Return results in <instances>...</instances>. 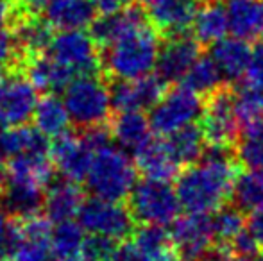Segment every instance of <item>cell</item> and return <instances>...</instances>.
Segmentation results:
<instances>
[{"instance_id": "1", "label": "cell", "mask_w": 263, "mask_h": 261, "mask_svg": "<svg viewBox=\"0 0 263 261\" xmlns=\"http://www.w3.org/2000/svg\"><path fill=\"white\" fill-rule=\"evenodd\" d=\"M236 174L235 147L206 143L201 163L188 165L177 175L181 208L188 213H215L231 198Z\"/></svg>"}, {"instance_id": "2", "label": "cell", "mask_w": 263, "mask_h": 261, "mask_svg": "<svg viewBox=\"0 0 263 261\" xmlns=\"http://www.w3.org/2000/svg\"><path fill=\"white\" fill-rule=\"evenodd\" d=\"M159 36L151 20L104 49L101 68L115 81L138 79L156 66Z\"/></svg>"}, {"instance_id": "3", "label": "cell", "mask_w": 263, "mask_h": 261, "mask_svg": "<svg viewBox=\"0 0 263 261\" xmlns=\"http://www.w3.org/2000/svg\"><path fill=\"white\" fill-rule=\"evenodd\" d=\"M84 181L93 197L122 202L136 185V167L124 150L107 143L93 150Z\"/></svg>"}, {"instance_id": "4", "label": "cell", "mask_w": 263, "mask_h": 261, "mask_svg": "<svg viewBox=\"0 0 263 261\" xmlns=\"http://www.w3.org/2000/svg\"><path fill=\"white\" fill-rule=\"evenodd\" d=\"M72 124L83 129L104 126L109 120L113 102L111 90L99 73H84L73 77L63 95Z\"/></svg>"}, {"instance_id": "5", "label": "cell", "mask_w": 263, "mask_h": 261, "mask_svg": "<svg viewBox=\"0 0 263 261\" xmlns=\"http://www.w3.org/2000/svg\"><path fill=\"white\" fill-rule=\"evenodd\" d=\"M50 236L49 218L42 215L14 218L4 234L0 254L6 261H52Z\"/></svg>"}, {"instance_id": "6", "label": "cell", "mask_w": 263, "mask_h": 261, "mask_svg": "<svg viewBox=\"0 0 263 261\" xmlns=\"http://www.w3.org/2000/svg\"><path fill=\"white\" fill-rule=\"evenodd\" d=\"M129 209L136 222L168 226L179 215L181 202L176 190L166 181L145 177L133 188L129 195Z\"/></svg>"}, {"instance_id": "7", "label": "cell", "mask_w": 263, "mask_h": 261, "mask_svg": "<svg viewBox=\"0 0 263 261\" xmlns=\"http://www.w3.org/2000/svg\"><path fill=\"white\" fill-rule=\"evenodd\" d=\"M202 111H204L202 97L183 84L165 91L158 104L151 108L149 122L156 134L168 136L201 120Z\"/></svg>"}, {"instance_id": "8", "label": "cell", "mask_w": 263, "mask_h": 261, "mask_svg": "<svg viewBox=\"0 0 263 261\" xmlns=\"http://www.w3.org/2000/svg\"><path fill=\"white\" fill-rule=\"evenodd\" d=\"M77 218L86 233L113 242L127 240L136 231V218L131 209L118 200L101 197L84 200Z\"/></svg>"}, {"instance_id": "9", "label": "cell", "mask_w": 263, "mask_h": 261, "mask_svg": "<svg viewBox=\"0 0 263 261\" xmlns=\"http://www.w3.org/2000/svg\"><path fill=\"white\" fill-rule=\"evenodd\" d=\"M201 129L206 143L233 145L240 134V124L235 113V98L229 84L206 97L204 111L201 116Z\"/></svg>"}, {"instance_id": "10", "label": "cell", "mask_w": 263, "mask_h": 261, "mask_svg": "<svg viewBox=\"0 0 263 261\" xmlns=\"http://www.w3.org/2000/svg\"><path fill=\"white\" fill-rule=\"evenodd\" d=\"M49 56L66 66L76 75L97 73L101 68L99 45L91 38V34L83 32V29L61 31L55 34L49 47Z\"/></svg>"}, {"instance_id": "11", "label": "cell", "mask_w": 263, "mask_h": 261, "mask_svg": "<svg viewBox=\"0 0 263 261\" xmlns=\"http://www.w3.org/2000/svg\"><path fill=\"white\" fill-rule=\"evenodd\" d=\"M170 238L179 258L197 261L215 240L210 213H186L184 216H177L172 222Z\"/></svg>"}, {"instance_id": "12", "label": "cell", "mask_w": 263, "mask_h": 261, "mask_svg": "<svg viewBox=\"0 0 263 261\" xmlns=\"http://www.w3.org/2000/svg\"><path fill=\"white\" fill-rule=\"evenodd\" d=\"M165 91V81L158 73H147L138 79L117 81V84L111 88V102L117 111H143L158 104Z\"/></svg>"}, {"instance_id": "13", "label": "cell", "mask_w": 263, "mask_h": 261, "mask_svg": "<svg viewBox=\"0 0 263 261\" xmlns=\"http://www.w3.org/2000/svg\"><path fill=\"white\" fill-rule=\"evenodd\" d=\"M50 157H52L54 168L65 179L73 183H81L86 179L88 168H90L93 149L84 139V136H76L65 132V134L54 138L50 145Z\"/></svg>"}, {"instance_id": "14", "label": "cell", "mask_w": 263, "mask_h": 261, "mask_svg": "<svg viewBox=\"0 0 263 261\" xmlns=\"http://www.w3.org/2000/svg\"><path fill=\"white\" fill-rule=\"evenodd\" d=\"M36 86L22 72H13L0 86V113L7 124L20 126L34 115L38 104Z\"/></svg>"}, {"instance_id": "15", "label": "cell", "mask_w": 263, "mask_h": 261, "mask_svg": "<svg viewBox=\"0 0 263 261\" xmlns=\"http://www.w3.org/2000/svg\"><path fill=\"white\" fill-rule=\"evenodd\" d=\"M199 56H201V43L195 38H188L186 34L166 38L163 47H159L156 61L158 75L166 84L183 81Z\"/></svg>"}, {"instance_id": "16", "label": "cell", "mask_w": 263, "mask_h": 261, "mask_svg": "<svg viewBox=\"0 0 263 261\" xmlns=\"http://www.w3.org/2000/svg\"><path fill=\"white\" fill-rule=\"evenodd\" d=\"M197 7V0H158L147 7V16L158 32L165 38H172L186 34L194 24Z\"/></svg>"}, {"instance_id": "17", "label": "cell", "mask_w": 263, "mask_h": 261, "mask_svg": "<svg viewBox=\"0 0 263 261\" xmlns=\"http://www.w3.org/2000/svg\"><path fill=\"white\" fill-rule=\"evenodd\" d=\"M147 22H149V16L143 13L142 7L131 4L118 13L102 14L101 18H95L91 24V38L99 47L106 49L111 43L120 39L122 36L135 31L136 27L147 24Z\"/></svg>"}, {"instance_id": "18", "label": "cell", "mask_w": 263, "mask_h": 261, "mask_svg": "<svg viewBox=\"0 0 263 261\" xmlns=\"http://www.w3.org/2000/svg\"><path fill=\"white\" fill-rule=\"evenodd\" d=\"M136 167L145 177L156 179V181H166L179 175V161L170 150L168 143L161 139H153L145 142L135 152Z\"/></svg>"}, {"instance_id": "19", "label": "cell", "mask_w": 263, "mask_h": 261, "mask_svg": "<svg viewBox=\"0 0 263 261\" xmlns=\"http://www.w3.org/2000/svg\"><path fill=\"white\" fill-rule=\"evenodd\" d=\"M84 204V193L73 181H59L49 186L43 200V211L50 222L61 224L73 220Z\"/></svg>"}, {"instance_id": "20", "label": "cell", "mask_w": 263, "mask_h": 261, "mask_svg": "<svg viewBox=\"0 0 263 261\" xmlns=\"http://www.w3.org/2000/svg\"><path fill=\"white\" fill-rule=\"evenodd\" d=\"M251 47L247 39L242 38H222L215 45H211L210 57L215 61L218 70L224 75L226 83H236L247 72L251 61Z\"/></svg>"}, {"instance_id": "21", "label": "cell", "mask_w": 263, "mask_h": 261, "mask_svg": "<svg viewBox=\"0 0 263 261\" xmlns=\"http://www.w3.org/2000/svg\"><path fill=\"white\" fill-rule=\"evenodd\" d=\"M93 0H49L45 6V18L58 31H77L93 24Z\"/></svg>"}, {"instance_id": "22", "label": "cell", "mask_w": 263, "mask_h": 261, "mask_svg": "<svg viewBox=\"0 0 263 261\" xmlns=\"http://www.w3.org/2000/svg\"><path fill=\"white\" fill-rule=\"evenodd\" d=\"M22 73L29 77L32 84L36 86V90L47 91V93H54V91L65 90L68 86V83L77 77L73 72H70L66 66L45 54H38L32 56L25 61Z\"/></svg>"}, {"instance_id": "23", "label": "cell", "mask_w": 263, "mask_h": 261, "mask_svg": "<svg viewBox=\"0 0 263 261\" xmlns=\"http://www.w3.org/2000/svg\"><path fill=\"white\" fill-rule=\"evenodd\" d=\"M192 29L194 38L201 45H215L226 38V32L229 31V18L222 0H204L199 4Z\"/></svg>"}, {"instance_id": "24", "label": "cell", "mask_w": 263, "mask_h": 261, "mask_svg": "<svg viewBox=\"0 0 263 261\" xmlns=\"http://www.w3.org/2000/svg\"><path fill=\"white\" fill-rule=\"evenodd\" d=\"M45 188L31 183L7 181L2 190V206L9 215L14 218H25V216L38 215L43 208L45 200Z\"/></svg>"}, {"instance_id": "25", "label": "cell", "mask_w": 263, "mask_h": 261, "mask_svg": "<svg viewBox=\"0 0 263 261\" xmlns=\"http://www.w3.org/2000/svg\"><path fill=\"white\" fill-rule=\"evenodd\" d=\"M229 31L242 39L263 38V0H229Z\"/></svg>"}, {"instance_id": "26", "label": "cell", "mask_w": 263, "mask_h": 261, "mask_svg": "<svg viewBox=\"0 0 263 261\" xmlns=\"http://www.w3.org/2000/svg\"><path fill=\"white\" fill-rule=\"evenodd\" d=\"M151 122L143 111H118L111 122V138L122 149L138 150L145 142L151 139Z\"/></svg>"}, {"instance_id": "27", "label": "cell", "mask_w": 263, "mask_h": 261, "mask_svg": "<svg viewBox=\"0 0 263 261\" xmlns=\"http://www.w3.org/2000/svg\"><path fill=\"white\" fill-rule=\"evenodd\" d=\"M34 126L47 138H58V136L68 132L72 124L63 98L55 97L54 93H47L45 97L38 98V104L34 109Z\"/></svg>"}, {"instance_id": "28", "label": "cell", "mask_w": 263, "mask_h": 261, "mask_svg": "<svg viewBox=\"0 0 263 261\" xmlns=\"http://www.w3.org/2000/svg\"><path fill=\"white\" fill-rule=\"evenodd\" d=\"M84 229L73 220L61 222L52 229L50 236V259L52 261H83Z\"/></svg>"}, {"instance_id": "29", "label": "cell", "mask_w": 263, "mask_h": 261, "mask_svg": "<svg viewBox=\"0 0 263 261\" xmlns=\"http://www.w3.org/2000/svg\"><path fill=\"white\" fill-rule=\"evenodd\" d=\"M0 150L6 156L14 157L22 154L45 152L50 150V145L47 142V136L42 134L36 127L20 124L13 129H6V132L0 136Z\"/></svg>"}, {"instance_id": "30", "label": "cell", "mask_w": 263, "mask_h": 261, "mask_svg": "<svg viewBox=\"0 0 263 261\" xmlns=\"http://www.w3.org/2000/svg\"><path fill=\"white\" fill-rule=\"evenodd\" d=\"M166 143L176 159L179 161V165H186V167L201 161L202 152L206 149L204 132L197 124H190V126L168 134Z\"/></svg>"}, {"instance_id": "31", "label": "cell", "mask_w": 263, "mask_h": 261, "mask_svg": "<svg viewBox=\"0 0 263 261\" xmlns=\"http://www.w3.org/2000/svg\"><path fill=\"white\" fill-rule=\"evenodd\" d=\"M133 236H135L133 242L145 252L151 261H172L176 258L172 238L163 226L143 224L133 233Z\"/></svg>"}, {"instance_id": "32", "label": "cell", "mask_w": 263, "mask_h": 261, "mask_svg": "<svg viewBox=\"0 0 263 261\" xmlns=\"http://www.w3.org/2000/svg\"><path fill=\"white\" fill-rule=\"evenodd\" d=\"M231 200L243 213H253L263 208V170L247 168L242 174H236Z\"/></svg>"}, {"instance_id": "33", "label": "cell", "mask_w": 263, "mask_h": 261, "mask_svg": "<svg viewBox=\"0 0 263 261\" xmlns=\"http://www.w3.org/2000/svg\"><path fill=\"white\" fill-rule=\"evenodd\" d=\"M183 84L197 95H201V97H210L215 91L224 88L228 83H226L224 75H222V72L211 57L199 56V59L192 65V68L184 75Z\"/></svg>"}, {"instance_id": "34", "label": "cell", "mask_w": 263, "mask_h": 261, "mask_svg": "<svg viewBox=\"0 0 263 261\" xmlns=\"http://www.w3.org/2000/svg\"><path fill=\"white\" fill-rule=\"evenodd\" d=\"M235 113L240 124V131L253 124L263 122V86L247 83L233 90Z\"/></svg>"}, {"instance_id": "35", "label": "cell", "mask_w": 263, "mask_h": 261, "mask_svg": "<svg viewBox=\"0 0 263 261\" xmlns=\"http://www.w3.org/2000/svg\"><path fill=\"white\" fill-rule=\"evenodd\" d=\"M235 157L246 168L263 170V122L240 131L235 142Z\"/></svg>"}, {"instance_id": "36", "label": "cell", "mask_w": 263, "mask_h": 261, "mask_svg": "<svg viewBox=\"0 0 263 261\" xmlns=\"http://www.w3.org/2000/svg\"><path fill=\"white\" fill-rule=\"evenodd\" d=\"M213 236L218 244H231L246 229V213L235 204H224L211 216Z\"/></svg>"}, {"instance_id": "37", "label": "cell", "mask_w": 263, "mask_h": 261, "mask_svg": "<svg viewBox=\"0 0 263 261\" xmlns=\"http://www.w3.org/2000/svg\"><path fill=\"white\" fill-rule=\"evenodd\" d=\"M115 247H117V245H115L113 240L90 234V236L86 238V242H84L83 261H109Z\"/></svg>"}, {"instance_id": "38", "label": "cell", "mask_w": 263, "mask_h": 261, "mask_svg": "<svg viewBox=\"0 0 263 261\" xmlns=\"http://www.w3.org/2000/svg\"><path fill=\"white\" fill-rule=\"evenodd\" d=\"M247 83L258 84L263 86V39L254 45V49L251 50V61L247 66Z\"/></svg>"}, {"instance_id": "39", "label": "cell", "mask_w": 263, "mask_h": 261, "mask_svg": "<svg viewBox=\"0 0 263 261\" xmlns=\"http://www.w3.org/2000/svg\"><path fill=\"white\" fill-rule=\"evenodd\" d=\"M109 261H151V259L147 258V254L135 242H124L122 245L115 247Z\"/></svg>"}, {"instance_id": "40", "label": "cell", "mask_w": 263, "mask_h": 261, "mask_svg": "<svg viewBox=\"0 0 263 261\" xmlns=\"http://www.w3.org/2000/svg\"><path fill=\"white\" fill-rule=\"evenodd\" d=\"M247 231L253 234V238L258 242V245L263 247V208L251 213L249 222H247Z\"/></svg>"}, {"instance_id": "41", "label": "cell", "mask_w": 263, "mask_h": 261, "mask_svg": "<svg viewBox=\"0 0 263 261\" xmlns=\"http://www.w3.org/2000/svg\"><path fill=\"white\" fill-rule=\"evenodd\" d=\"M95 4V9L97 13L101 14H113L122 11L124 7L131 6V0H93Z\"/></svg>"}, {"instance_id": "42", "label": "cell", "mask_w": 263, "mask_h": 261, "mask_svg": "<svg viewBox=\"0 0 263 261\" xmlns=\"http://www.w3.org/2000/svg\"><path fill=\"white\" fill-rule=\"evenodd\" d=\"M22 2H24L29 9H32V11L38 13L40 9H45V6L49 4V0H22Z\"/></svg>"}, {"instance_id": "43", "label": "cell", "mask_w": 263, "mask_h": 261, "mask_svg": "<svg viewBox=\"0 0 263 261\" xmlns=\"http://www.w3.org/2000/svg\"><path fill=\"white\" fill-rule=\"evenodd\" d=\"M6 209H4V206L0 204V244H2V240H4V234H6V231H7V216H6Z\"/></svg>"}, {"instance_id": "44", "label": "cell", "mask_w": 263, "mask_h": 261, "mask_svg": "<svg viewBox=\"0 0 263 261\" xmlns=\"http://www.w3.org/2000/svg\"><path fill=\"white\" fill-rule=\"evenodd\" d=\"M4 185H6V163H4L2 150H0V193L4 190Z\"/></svg>"}, {"instance_id": "45", "label": "cell", "mask_w": 263, "mask_h": 261, "mask_svg": "<svg viewBox=\"0 0 263 261\" xmlns=\"http://www.w3.org/2000/svg\"><path fill=\"white\" fill-rule=\"evenodd\" d=\"M6 126H7V120L4 118V115L0 113V136H2L4 132H6Z\"/></svg>"}, {"instance_id": "46", "label": "cell", "mask_w": 263, "mask_h": 261, "mask_svg": "<svg viewBox=\"0 0 263 261\" xmlns=\"http://www.w3.org/2000/svg\"><path fill=\"white\" fill-rule=\"evenodd\" d=\"M140 2V6H145V7H149V6H153L154 2H158V0H138Z\"/></svg>"}, {"instance_id": "47", "label": "cell", "mask_w": 263, "mask_h": 261, "mask_svg": "<svg viewBox=\"0 0 263 261\" xmlns=\"http://www.w3.org/2000/svg\"><path fill=\"white\" fill-rule=\"evenodd\" d=\"M2 83H4V65L0 63V86H2Z\"/></svg>"}, {"instance_id": "48", "label": "cell", "mask_w": 263, "mask_h": 261, "mask_svg": "<svg viewBox=\"0 0 263 261\" xmlns=\"http://www.w3.org/2000/svg\"><path fill=\"white\" fill-rule=\"evenodd\" d=\"M172 261H192V259H183V258H174Z\"/></svg>"}, {"instance_id": "49", "label": "cell", "mask_w": 263, "mask_h": 261, "mask_svg": "<svg viewBox=\"0 0 263 261\" xmlns=\"http://www.w3.org/2000/svg\"><path fill=\"white\" fill-rule=\"evenodd\" d=\"M254 261H263V256L260 254V256H258V258H256V259H254Z\"/></svg>"}, {"instance_id": "50", "label": "cell", "mask_w": 263, "mask_h": 261, "mask_svg": "<svg viewBox=\"0 0 263 261\" xmlns=\"http://www.w3.org/2000/svg\"><path fill=\"white\" fill-rule=\"evenodd\" d=\"M0 261H6V259H4V258H2V256H0Z\"/></svg>"}]
</instances>
